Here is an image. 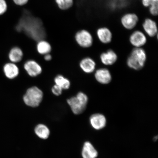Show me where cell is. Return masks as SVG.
<instances>
[{
    "mask_svg": "<svg viewBox=\"0 0 158 158\" xmlns=\"http://www.w3.org/2000/svg\"><path fill=\"white\" fill-rule=\"evenodd\" d=\"M88 96L84 93L79 92L76 96L67 100V102L74 114H80L84 111L87 105Z\"/></svg>",
    "mask_w": 158,
    "mask_h": 158,
    "instance_id": "cell-2",
    "label": "cell"
},
{
    "mask_svg": "<svg viewBox=\"0 0 158 158\" xmlns=\"http://www.w3.org/2000/svg\"><path fill=\"white\" fill-rule=\"evenodd\" d=\"M63 89L60 86L55 85L52 88V93L55 95L59 96L62 94Z\"/></svg>",
    "mask_w": 158,
    "mask_h": 158,
    "instance_id": "cell-23",
    "label": "cell"
},
{
    "mask_svg": "<svg viewBox=\"0 0 158 158\" xmlns=\"http://www.w3.org/2000/svg\"><path fill=\"white\" fill-rule=\"evenodd\" d=\"M55 85L60 86L63 89H68L70 88V82L68 79L62 75H59L54 79Z\"/></svg>",
    "mask_w": 158,
    "mask_h": 158,
    "instance_id": "cell-19",
    "label": "cell"
},
{
    "mask_svg": "<svg viewBox=\"0 0 158 158\" xmlns=\"http://www.w3.org/2000/svg\"><path fill=\"white\" fill-rule=\"evenodd\" d=\"M158 139V136H156L153 138V140L154 141H156Z\"/></svg>",
    "mask_w": 158,
    "mask_h": 158,
    "instance_id": "cell-27",
    "label": "cell"
},
{
    "mask_svg": "<svg viewBox=\"0 0 158 158\" xmlns=\"http://www.w3.org/2000/svg\"><path fill=\"white\" fill-rule=\"evenodd\" d=\"M8 6L5 0H0V15H3L7 11Z\"/></svg>",
    "mask_w": 158,
    "mask_h": 158,
    "instance_id": "cell-22",
    "label": "cell"
},
{
    "mask_svg": "<svg viewBox=\"0 0 158 158\" xmlns=\"http://www.w3.org/2000/svg\"><path fill=\"white\" fill-rule=\"evenodd\" d=\"M143 27L144 31L149 36L153 37L157 35V25L153 20L150 19H145Z\"/></svg>",
    "mask_w": 158,
    "mask_h": 158,
    "instance_id": "cell-11",
    "label": "cell"
},
{
    "mask_svg": "<svg viewBox=\"0 0 158 158\" xmlns=\"http://www.w3.org/2000/svg\"><path fill=\"white\" fill-rule=\"evenodd\" d=\"M80 66L82 70L87 73H90L94 72L95 69L96 63L90 58H86L81 61Z\"/></svg>",
    "mask_w": 158,
    "mask_h": 158,
    "instance_id": "cell-16",
    "label": "cell"
},
{
    "mask_svg": "<svg viewBox=\"0 0 158 158\" xmlns=\"http://www.w3.org/2000/svg\"><path fill=\"white\" fill-rule=\"evenodd\" d=\"M44 59L46 61H50L52 59V56L49 54H47L45 55Z\"/></svg>",
    "mask_w": 158,
    "mask_h": 158,
    "instance_id": "cell-26",
    "label": "cell"
},
{
    "mask_svg": "<svg viewBox=\"0 0 158 158\" xmlns=\"http://www.w3.org/2000/svg\"><path fill=\"white\" fill-rule=\"evenodd\" d=\"M97 35L99 40L104 44L111 42L112 35L110 30L106 27H100L97 31Z\"/></svg>",
    "mask_w": 158,
    "mask_h": 158,
    "instance_id": "cell-13",
    "label": "cell"
},
{
    "mask_svg": "<svg viewBox=\"0 0 158 158\" xmlns=\"http://www.w3.org/2000/svg\"><path fill=\"white\" fill-rule=\"evenodd\" d=\"M29 0H13L16 5L19 6L25 5L28 2Z\"/></svg>",
    "mask_w": 158,
    "mask_h": 158,
    "instance_id": "cell-25",
    "label": "cell"
},
{
    "mask_svg": "<svg viewBox=\"0 0 158 158\" xmlns=\"http://www.w3.org/2000/svg\"><path fill=\"white\" fill-rule=\"evenodd\" d=\"M51 46L47 41L43 40L38 41L37 45V50L40 54L46 55L49 54L51 51Z\"/></svg>",
    "mask_w": 158,
    "mask_h": 158,
    "instance_id": "cell-18",
    "label": "cell"
},
{
    "mask_svg": "<svg viewBox=\"0 0 158 158\" xmlns=\"http://www.w3.org/2000/svg\"><path fill=\"white\" fill-rule=\"evenodd\" d=\"M139 19L138 16L133 13L126 14L121 19V23L123 26L126 29L131 30L137 25Z\"/></svg>",
    "mask_w": 158,
    "mask_h": 158,
    "instance_id": "cell-6",
    "label": "cell"
},
{
    "mask_svg": "<svg viewBox=\"0 0 158 158\" xmlns=\"http://www.w3.org/2000/svg\"><path fill=\"white\" fill-rule=\"evenodd\" d=\"M150 13L153 16H157L158 12V5H156L153 6L149 7Z\"/></svg>",
    "mask_w": 158,
    "mask_h": 158,
    "instance_id": "cell-24",
    "label": "cell"
},
{
    "mask_svg": "<svg viewBox=\"0 0 158 158\" xmlns=\"http://www.w3.org/2000/svg\"><path fill=\"white\" fill-rule=\"evenodd\" d=\"M91 127L95 130H100L106 127V119L103 114L96 113L92 114L89 119Z\"/></svg>",
    "mask_w": 158,
    "mask_h": 158,
    "instance_id": "cell-5",
    "label": "cell"
},
{
    "mask_svg": "<svg viewBox=\"0 0 158 158\" xmlns=\"http://www.w3.org/2000/svg\"><path fill=\"white\" fill-rule=\"evenodd\" d=\"M130 43L136 48H141L147 42V39L144 33L140 31H136L130 37Z\"/></svg>",
    "mask_w": 158,
    "mask_h": 158,
    "instance_id": "cell-7",
    "label": "cell"
},
{
    "mask_svg": "<svg viewBox=\"0 0 158 158\" xmlns=\"http://www.w3.org/2000/svg\"><path fill=\"white\" fill-rule=\"evenodd\" d=\"M118 56L113 50H109L100 55L102 62L106 65H111L114 64L117 60Z\"/></svg>",
    "mask_w": 158,
    "mask_h": 158,
    "instance_id": "cell-15",
    "label": "cell"
},
{
    "mask_svg": "<svg viewBox=\"0 0 158 158\" xmlns=\"http://www.w3.org/2000/svg\"><path fill=\"white\" fill-rule=\"evenodd\" d=\"M95 77L100 83L107 84L111 81V75L108 69H100L96 71L95 74Z\"/></svg>",
    "mask_w": 158,
    "mask_h": 158,
    "instance_id": "cell-10",
    "label": "cell"
},
{
    "mask_svg": "<svg viewBox=\"0 0 158 158\" xmlns=\"http://www.w3.org/2000/svg\"><path fill=\"white\" fill-rule=\"evenodd\" d=\"M3 71L6 76L10 79L16 77L19 73L18 67L13 63L6 64L4 66Z\"/></svg>",
    "mask_w": 158,
    "mask_h": 158,
    "instance_id": "cell-14",
    "label": "cell"
},
{
    "mask_svg": "<svg viewBox=\"0 0 158 158\" xmlns=\"http://www.w3.org/2000/svg\"><path fill=\"white\" fill-rule=\"evenodd\" d=\"M147 59L145 51L141 48L133 49L127 60V64L130 68L135 70L143 68Z\"/></svg>",
    "mask_w": 158,
    "mask_h": 158,
    "instance_id": "cell-1",
    "label": "cell"
},
{
    "mask_svg": "<svg viewBox=\"0 0 158 158\" xmlns=\"http://www.w3.org/2000/svg\"><path fill=\"white\" fill-rule=\"evenodd\" d=\"M34 131L35 135L43 140L48 139L51 134L49 128L46 125L43 123H39L35 126Z\"/></svg>",
    "mask_w": 158,
    "mask_h": 158,
    "instance_id": "cell-12",
    "label": "cell"
},
{
    "mask_svg": "<svg viewBox=\"0 0 158 158\" xmlns=\"http://www.w3.org/2000/svg\"><path fill=\"white\" fill-rule=\"evenodd\" d=\"M43 97L42 90L37 87L33 86L27 90L23 97V100L27 106L35 108L40 105Z\"/></svg>",
    "mask_w": 158,
    "mask_h": 158,
    "instance_id": "cell-3",
    "label": "cell"
},
{
    "mask_svg": "<svg viewBox=\"0 0 158 158\" xmlns=\"http://www.w3.org/2000/svg\"><path fill=\"white\" fill-rule=\"evenodd\" d=\"M81 155L82 158H97L98 152L91 142H85L83 145Z\"/></svg>",
    "mask_w": 158,
    "mask_h": 158,
    "instance_id": "cell-8",
    "label": "cell"
},
{
    "mask_svg": "<svg viewBox=\"0 0 158 158\" xmlns=\"http://www.w3.org/2000/svg\"><path fill=\"white\" fill-rule=\"evenodd\" d=\"M75 39L77 44L83 48H89L92 46L93 39L91 33L85 29L81 30L76 33Z\"/></svg>",
    "mask_w": 158,
    "mask_h": 158,
    "instance_id": "cell-4",
    "label": "cell"
},
{
    "mask_svg": "<svg viewBox=\"0 0 158 158\" xmlns=\"http://www.w3.org/2000/svg\"><path fill=\"white\" fill-rule=\"evenodd\" d=\"M144 6L150 7L158 5V0H142Z\"/></svg>",
    "mask_w": 158,
    "mask_h": 158,
    "instance_id": "cell-21",
    "label": "cell"
},
{
    "mask_svg": "<svg viewBox=\"0 0 158 158\" xmlns=\"http://www.w3.org/2000/svg\"><path fill=\"white\" fill-rule=\"evenodd\" d=\"M59 9L66 10L71 8L74 4V0H55Z\"/></svg>",
    "mask_w": 158,
    "mask_h": 158,
    "instance_id": "cell-20",
    "label": "cell"
},
{
    "mask_svg": "<svg viewBox=\"0 0 158 158\" xmlns=\"http://www.w3.org/2000/svg\"><path fill=\"white\" fill-rule=\"evenodd\" d=\"M24 68L27 74L31 77H36L42 72L41 66L35 61L29 60L26 62Z\"/></svg>",
    "mask_w": 158,
    "mask_h": 158,
    "instance_id": "cell-9",
    "label": "cell"
},
{
    "mask_svg": "<svg viewBox=\"0 0 158 158\" xmlns=\"http://www.w3.org/2000/svg\"><path fill=\"white\" fill-rule=\"evenodd\" d=\"M23 53L22 49L19 47H13L10 51L9 57L10 60L13 63L19 62L22 59Z\"/></svg>",
    "mask_w": 158,
    "mask_h": 158,
    "instance_id": "cell-17",
    "label": "cell"
}]
</instances>
